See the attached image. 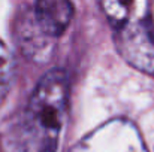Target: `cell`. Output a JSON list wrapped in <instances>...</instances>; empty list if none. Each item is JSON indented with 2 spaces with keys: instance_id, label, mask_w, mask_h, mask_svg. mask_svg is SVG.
Returning a JSON list of instances; mask_svg holds the SVG:
<instances>
[{
  "instance_id": "277c9868",
  "label": "cell",
  "mask_w": 154,
  "mask_h": 152,
  "mask_svg": "<svg viewBox=\"0 0 154 152\" xmlns=\"http://www.w3.org/2000/svg\"><path fill=\"white\" fill-rule=\"evenodd\" d=\"M33 16L45 34L58 37L70 24L73 7L70 0H36Z\"/></svg>"
},
{
  "instance_id": "5b68a950",
  "label": "cell",
  "mask_w": 154,
  "mask_h": 152,
  "mask_svg": "<svg viewBox=\"0 0 154 152\" xmlns=\"http://www.w3.org/2000/svg\"><path fill=\"white\" fill-rule=\"evenodd\" d=\"M103 13L114 30L150 16L148 0H100Z\"/></svg>"
},
{
  "instance_id": "7a4b0ae2",
  "label": "cell",
  "mask_w": 154,
  "mask_h": 152,
  "mask_svg": "<svg viewBox=\"0 0 154 152\" xmlns=\"http://www.w3.org/2000/svg\"><path fill=\"white\" fill-rule=\"evenodd\" d=\"M70 152H148V149L130 121L112 119L88 133Z\"/></svg>"
},
{
  "instance_id": "6da1fadb",
  "label": "cell",
  "mask_w": 154,
  "mask_h": 152,
  "mask_svg": "<svg viewBox=\"0 0 154 152\" xmlns=\"http://www.w3.org/2000/svg\"><path fill=\"white\" fill-rule=\"evenodd\" d=\"M67 94V76L63 70L52 69L41 79L23 122V152H55L66 113Z\"/></svg>"
},
{
  "instance_id": "ba28073f",
  "label": "cell",
  "mask_w": 154,
  "mask_h": 152,
  "mask_svg": "<svg viewBox=\"0 0 154 152\" xmlns=\"http://www.w3.org/2000/svg\"><path fill=\"white\" fill-rule=\"evenodd\" d=\"M0 152H2V148H0Z\"/></svg>"
},
{
  "instance_id": "3957f363",
  "label": "cell",
  "mask_w": 154,
  "mask_h": 152,
  "mask_svg": "<svg viewBox=\"0 0 154 152\" xmlns=\"http://www.w3.org/2000/svg\"><path fill=\"white\" fill-rule=\"evenodd\" d=\"M115 45L135 69L154 75V33L151 18H141L115 30Z\"/></svg>"
},
{
  "instance_id": "8992f818",
  "label": "cell",
  "mask_w": 154,
  "mask_h": 152,
  "mask_svg": "<svg viewBox=\"0 0 154 152\" xmlns=\"http://www.w3.org/2000/svg\"><path fill=\"white\" fill-rule=\"evenodd\" d=\"M18 27H20L18 43L23 52L33 60L45 61V58L50 57L52 51L51 40L54 37H50L41 30L33 15L24 18Z\"/></svg>"
},
{
  "instance_id": "52a82bcc",
  "label": "cell",
  "mask_w": 154,
  "mask_h": 152,
  "mask_svg": "<svg viewBox=\"0 0 154 152\" xmlns=\"http://www.w3.org/2000/svg\"><path fill=\"white\" fill-rule=\"evenodd\" d=\"M14 78V60L11 52L0 40V103L5 100Z\"/></svg>"
}]
</instances>
